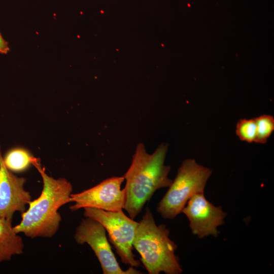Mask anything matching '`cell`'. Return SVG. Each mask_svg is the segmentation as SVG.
I'll return each instance as SVG.
<instances>
[{
	"mask_svg": "<svg viewBox=\"0 0 274 274\" xmlns=\"http://www.w3.org/2000/svg\"><path fill=\"white\" fill-rule=\"evenodd\" d=\"M167 150V144L162 143L149 154L143 143L136 145L131 164L123 176L126 180L123 209L130 218L134 219L142 212L156 190L172 184L168 177L170 166L164 164Z\"/></svg>",
	"mask_w": 274,
	"mask_h": 274,
	"instance_id": "cell-1",
	"label": "cell"
},
{
	"mask_svg": "<svg viewBox=\"0 0 274 274\" xmlns=\"http://www.w3.org/2000/svg\"><path fill=\"white\" fill-rule=\"evenodd\" d=\"M32 165L42 177L43 189L40 196L31 201L27 210L21 214V221L14 230L31 238L51 237L58 230L61 221L59 209L71 202L73 186L65 178L49 176L39 158L35 157Z\"/></svg>",
	"mask_w": 274,
	"mask_h": 274,
	"instance_id": "cell-2",
	"label": "cell"
},
{
	"mask_svg": "<svg viewBox=\"0 0 274 274\" xmlns=\"http://www.w3.org/2000/svg\"><path fill=\"white\" fill-rule=\"evenodd\" d=\"M165 224L157 225L149 207L138 222L133 247L140 254L141 260L150 274H180L183 270L175 254L177 245L169 238Z\"/></svg>",
	"mask_w": 274,
	"mask_h": 274,
	"instance_id": "cell-3",
	"label": "cell"
},
{
	"mask_svg": "<svg viewBox=\"0 0 274 274\" xmlns=\"http://www.w3.org/2000/svg\"><path fill=\"white\" fill-rule=\"evenodd\" d=\"M212 170L191 158L184 160L168 189L159 202L157 212L165 219L172 220L182 211L194 195L204 193Z\"/></svg>",
	"mask_w": 274,
	"mask_h": 274,
	"instance_id": "cell-4",
	"label": "cell"
},
{
	"mask_svg": "<svg viewBox=\"0 0 274 274\" xmlns=\"http://www.w3.org/2000/svg\"><path fill=\"white\" fill-rule=\"evenodd\" d=\"M84 215L97 220L105 227L109 240L122 262L133 267L140 266L132 252L133 241L138 222L123 212L106 211L92 207H85Z\"/></svg>",
	"mask_w": 274,
	"mask_h": 274,
	"instance_id": "cell-5",
	"label": "cell"
},
{
	"mask_svg": "<svg viewBox=\"0 0 274 274\" xmlns=\"http://www.w3.org/2000/svg\"><path fill=\"white\" fill-rule=\"evenodd\" d=\"M74 238L77 244L87 243L97 257L104 274H141L130 266L126 270L120 266L106 236L104 226L93 219H82L76 229Z\"/></svg>",
	"mask_w": 274,
	"mask_h": 274,
	"instance_id": "cell-6",
	"label": "cell"
},
{
	"mask_svg": "<svg viewBox=\"0 0 274 274\" xmlns=\"http://www.w3.org/2000/svg\"><path fill=\"white\" fill-rule=\"evenodd\" d=\"M122 177L108 178L97 185L80 193L71 194L70 209L74 212L85 207H92L106 211H121L124 209L125 194L121 185Z\"/></svg>",
	"mask_w": 274,
	"mask_h": 274,
	"instance_id": "cell-7",
	"label": "cell"
},
{
	"mask_svg": "<svg viewBox=\"0 0 274 274\" xmlns=\"http://www.w3.org/2000/svg\"><path fill=\"white\" fill-rule=\"evenodd\" d=\"M189 221V227L193 234L202 238L209 235L217 237V227L224 223L227 213L221 206L216 207L209 201L204 193L193 195L183 209Z\"/></svg>",
	"mask_w": 274,
	"mask_h": 274,
	"instance_id": "cell-8",
	"label": "cell"
},
{
	"mask_svg": "<svg viewBox=\"0 0 274 274\" xmlns=\"http://www.w3.org/2000/svg\"><path fill=\"white\" fill-rule=\"evenodd\" d=\"M0 146V217L12 220L14 213L25 211L31 201L24 188L26 179L15 175L5 166Z\"/></svg>",
	"mask_w": 274,
	"mask_h": 274,
	"instance_id": "cell-9",
	"label": "cell"
},
{
	"mask_svg": "<svg viewBox=\"0 0 274 274\" xmlns=\"http://www.w3.org/2000/svg\"><path fill=\"white\" fill-rule=\"evenodd\" d=\"M12 221L0 217V262L11 260L13 256L23 252V239L14 231Z\"/></svg>",
	"mask_w": 274,
	"mask_h": 274,
	"instance_id": "cell-10",
	"label": "cell"
},
{
	"mask_svg": "<svg viewBox=\"0 0 274 274\" xmlns=\"http://www.w3.org/2000/svg\"><path fill=\"white\" fill-rule=\"evenodd\" d=\"M35 158L26 149L16 147L9 150L5 154L3 161L9 170L20 173L27 170L32 165Z\"/></svg>",
	"mask_w": 274,
	"mask_h": 274,
	"instance_id": "cell-11",
	"label": "cell"
},
{
	"mask_svg": "<svg viewBox=\"0 0 274 274\" xmlns=\"http://www.w3.org/2000/svg\"><path fill=\"white\" fill-rule=\"evenodd\" d=\"M254 119L256 125L255 142L265 144L274 130V118L271 115L264 114Z\"/></svg>",
	"mask_w": 274,
	"mask_h": 274,
	"instance_id": "cell-12",
	"label": "cell"
},
{
	"mask_svg": "<svg viewBox=\"0 0 274 274\" xmlns=\"http://www.w3.org/2000/svg\"><path fill=\"white\" fill-rule=\"evenodd\" d=\"M235 132L241 141L251 143L255 142L256 125L255 119H242L236 124Z\"/></svg>",
	"mask_w": 274,
	"mask_h": 274,
	"instance_id": "cell-13",
	"label": "cell"
},
{
	"mask_svg": "<svg viewBox=\"0 0 274 274\" xmlns=\"http://www.w3.org/2000/svg\"><path fill=\"white\" fill-rule=\"evenodd\" d=\"M10 51L8 43L2 37L0 33V53L2 54H7Z\"/></svg>",
	"mask_w": 274,
	"mask_h": 274,
	"instance_id": "cell-14",
	"label": "cell"
}]
</instances>
